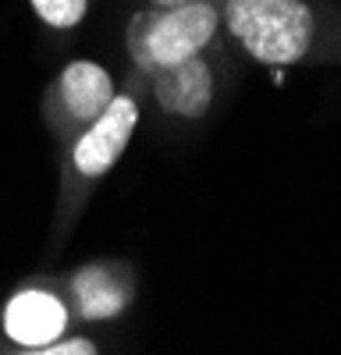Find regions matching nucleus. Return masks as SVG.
<instances>
[{
	"label": "nucleus",
	"instance_id": "2",
	"mask_svg": "<svg viewBox=\"0 0 341 355\" xmlns=\"http://www.w3.org/2000/svg\"><path fill=\"white\" fill-rule=\"evenodd\" d=\"M220 36V0H189L182 8H139L125 25L128 57L142 75L207 53Z\"/></svg>",
	"mask_w": 341,
	"mask_h": 355
},
{
	"label": "nucleus",
	"instance_id": "4",
	"mask_svg": "<svg viewBox=\"0 0 341 355\" xmlns=\"http://www.w3.org/2000/svg\"><path fill=\"white\" fill-rule=\"evenodd\" d=\"M118 96L114 75L89 57L68 61L46 89V121L57 142H71L89 121L107 110V103Z\"/></svg>",
	"mask_w": 341,
	"mask_h": 355
},
{
	"label": "nucleus",
	"instance_id": "1",
	"mask_svg": "<svg viewBox=\"0 0 341 355\" xmlns=\"http://www.w3.org/2000/svg\"><path fill=\"white\" fill-rule=\"evenodd\" d=\"M220 28L267 68L302 64L324 40V18L309 0H220Z\"/></svg>",
	"mask_w": 341,
	"mask_h": 355
},
{
	"label": "nucleus",
	"instance_id": "7",
	"mask_svg": "<svg viewBox=\"0 0 341 355\" xmlns=\"http://www.w3.org/2000/svg\"><path fill=\"white\" fill-rule=\"evenodd\" d=\"M68 306L75 320L110 323L118 320L135 299V277L121 259H93L82 263L68 277Z\"/></svg>",
	"mask_w": 341,
	"mask_h": 355
},
{
	"label": "nucleus",
	"instance_id": "6",
	"mask_svg": "<svg viewBox=\"0 0 341 355\" xmlns=\"http://www.w3.org/2000/svg\"><path fill=\"white\" fill-rule=\"evenodd\" d=\"M146 85H150V96L164 117H175V121H203L217 103L220 71L207 50V53L189 57V61L153 68L146 75Z\"/></svg>",
	"mask_w": 341,
	"mask_h": 355
},
{
	"label": "nucleus",
	"instance_id": "9",
	"mask_svg": "<svg viewBox=\"0 0 341 355\" xmlns=\"http://www.w3.org/2000/svg\"><path fill=\"white\" fill-rule=\"evenodd\" d=\"M100 345L93 338H78V334H61L57 341L43 345L36 355H96Z\"/></svg>",
	"mask_w": 341,
	"mask_h": 355
},
{
	"label": "nucleus",
	"instance_id": "8",
	"mask_svg": "<svg viewBox=\"0 0 341 355\" xmlns=\"http://www.w3.org/2000/svg\"><path fill=\"white\" fill-rule=\"evenodd\" d=\"M89 4L93 0H28L33 15L46 25V28H57V33H71L85 21L89 15Z\"/></svg>",
	"mask_w": 341,
	"mask_h": 355
},
{
	"label": "nucleus",
	"instance_id": "10",
	"mask_svg": "<svg viewBox=\"0 0 341 355\" xmlns=\"http://www.w3.org/2000/svg\"><path fill=\"white\" fill-rule=\"evenodd\" d=\"M150 8H182V4H189V0H146Z\"/></svg>",
	"mask_w": 341,
	"mask_h": 355
},
{
	"label": "nucleus",
	"instance_id": "3",
	"mask_svg": "<svg viewBox=\"0 0 341 355\" xmlns=\"http://www.w3.org/2000/svg\"><path fill=\"white\" fill-rule=\"evenodd\" d=\"M142 121V100L135 89H118V96L107 103L96 121L85 125L64 150H68V174L82 185H96L125 157L128 142Z\"/></svg>",
	"mask_w": 341,
	"mask_h": 355
},
{
	"label": "nucleus",
	"instance_id": "5",
	"mask_svg": "<svg viewBox=\"0 0 341 355\" xmlns=\"http://www.w3.org/2000/svg\"><path fill=\"white\" fill-rule=\"evenodd\" d=\"M68 295L50 281H28L11 291V299L0 309V331L15 348L40 352L43 345L57 341L71 327Z\"/></svg>",
	"mask_w": 341,
	"mask_h": 355
}]
</instances>
